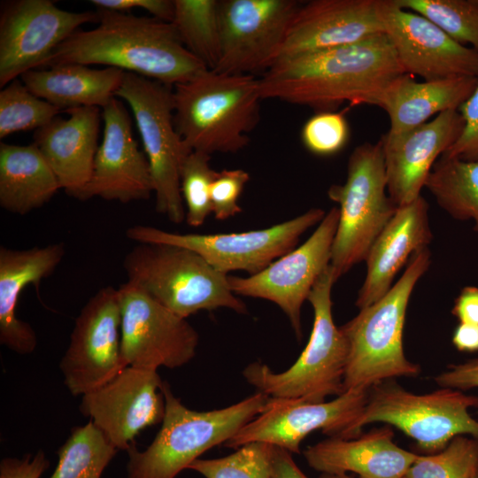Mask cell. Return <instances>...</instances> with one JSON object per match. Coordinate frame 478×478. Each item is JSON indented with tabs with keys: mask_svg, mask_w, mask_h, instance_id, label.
Returning a JSON list of instances; mask_svg holds the SVG:
<instances>
[{
	"mask_svg": "<svg viewBox=\"0 0 478 478\" xmlns=\"http://www.w3.org/2000/svg\"><path fill=\"white\" fill-rule=\"evenodd\" d=\"M405 72L387 35L317 52L280 58L259 78L262 99H278L320 112L381 105L389 85Z\"/></svg>",
	"mask_w": 478,
	"mask_h": 478,
	"instance_id": "1",
	"label": "cell"
},
{
	"mask_svg": "<svg viewBox=\"0 0 478 478\" xmlns=\"http://www.w3.org/2000/svg\"><path fill=\"white\" fill-rule=\"evenodd\" d=\"M96 12V27L75 31L38 69L103 65L172 87L209 70L183 46L171 22L112 10Z\"/></svg>",
	"mask_w": 478,
	"mask_h": 478,
	"instance_id": "2",
	"label": "cell"
},
{
	"mask_svg": "<svg viewBox=\"0 0 478 478\" xmlns=\"http://www.w3.org/2000/svg\"><path fill=\"white\" fill-rule=\"evenodd\" d=\"M259 78L206 70L173 87V124L189 151L235 153L259 120Z\"/></svg>",
	"mask_w": 478,
	"mask_h": 478,
	"instance_id": "3",
	"label": "cell"
},
{
	"mask_svg": "<svg viewBox=\"0 0 478 478\" xmlns=\"http://www.w3.org/2000/svg\"><path fill=\"white\" fill-rule=\"evenodd\" d=\"M429 265L428 248L414 252L388 293L340 327L349 346L344 391L419 375L420 366L405 354L403 335L411 295Z\"/></svg>",
	"mask_w": 478,
	"mask_h": 478,
	"instance_id": "4",
	"label": "cell"
},
{
	"mask_svg": "<svg viewBox=\"0 0 478 478\" xmlns=\"http://www.w3.org/2000/svg\"><path fill=\"white\" fill-rule=\"evenodd\" d=\"M165 415L151 443L127 451V478H175L209 449L225 444L263 410L269 397L260 391L227 407L212 411L187 408L164 381Z\"/></svg>",
	"mask_w": 478,
	"mask_h": 478,
	"instance_id": "5",
	"label": "cell"
},
{
	"mask_svg": "<svg viewBox=\"0 0 478 478\" xmlns=\"http://www.w3.org/2000/svg\"><path fill=\"white\" fill-rule=\"evenodd\" d=\"M335 282L329 265L308 296L314 313L312 330L296 362L281 373L259 361L253 362L243 371L248 383L269 397L308 403L324 402L328 396L344 392L349 346L333 319L331 290Z\"/></svg>",
	"mask_w": 478,
	"mask_h": 478,
	"instance_id": "6",
	"label": "cell"
},
{
	"mask_svg": "<svg viewBox=\"0 0 478 478\" xmlns=\"http://www.w3.org/2000/svg\"><path fill=\"white\" fill-rule=\"evenodd\" d=\"M123 268L127 281L183 319L223 307L247 312L246 305L231 289L228 275L189 249L137 243L124 257Z\"/></svg>",
	"mask_w": 478,
	"mask_h": 478,
	"instance_id": "7",
	"label": "cell"
},
{
	"mask_svg": "<svg viewBox=\"0 0 478 478\" xmlns=\"http://www.w3.org/2000/svg\"><path fill=\"white\" fill-rule=\"evenodd\" d=\"M382 144L366 143L351 152L343 184L332 185L328 197L338 204V224L330 266L336 281L368 251L397 210L387 195Z\"/></svg>",
	"mask_w": 478,
	"mask_h": 478,
	"instance_id": "8",
	"label": "cell"
},
{
	"mask_svg": "<svg viewBox=\"0 0 478 478\" xmlns=\"http://www.w3.org/2000/svg\"><path fill=\"white\" fill-rule=\"evenodd\" d=\"M478 407V396L442 388L427 394L406 390L393 380L372 386L356 421L361 435L368 424L394 426L416 442L426 454L443 451L458 436L478 438V419L469 409Z\"/></svg>",
	"mask_w": 478,
	"mask_h": 478,
	"instance_id": "9",
	"label": "cell"
},
{
	"mask_svg": "<svg viewBox=\"0 0 478 478\" xmlns=\"http://www.w3.org/2000/svg\"><path fill=\"white\" fill-rule=\"evenodd\" d=\"M116 96L130 106L150 165L156 211L174 224L186 219L180 171L185 148L173 124V87L125 72Z\"/></svg>",
	"mask_w": 478,
	"mask_h": 478,
	"instance_id": "10",
	"label": "cell"
},
{
	"mask_svg": "<svg viewBox=\"0 0 478 478\" xmlns=\"http://www.w3.org/2000/svg\"><path fill=\"white\" fill-rule=\"evenodd\" d=\"M325 215L322 209L313 208L267 228L209 235L177 234L150 226L135 225L126 230V235L136 243L189 249L225 274L244 271L253 275L295 249L300 236L320 223Z\"/></svg>",
	"mask_w": 478,
	"mask_h": 478,
	"instance_id": "11",
	"label": "cell"
},
{
	"mask_svg": "<svg viewBox=\"0 0 478 478\" xmlns=\"http://www.w3.org/2000/svg\"><path fill=\"white\" fill-rule=\"evenodd\" d=\"M369 389L345 390L328 402L269 397L261 412L243 426L224 445L237 449L251 443H266L291 454L311 433L320 430L328 437L358 436L355 424L367 400Z\"/></svg>",
	"mask_w": 478,
	"mask_h": 478,
	"instance_id": "12",
	"label": "cell"
},
{
	"mask_svg": "<svg viewBox=\"0 0 478 478\" xmlns=\"http://www.w3.org/2000/svg\"><path fill=\"white\" fill-rule=\"evenodd\" d=\"M300 5L296 0H220V56L213 71L265 73L279 59Z\"/></svg>",
	"mask_w": 478,
	"mask_h": 478,
	"instance_id": "13",
	"label": "cell"
},
{
	"mask_svg": "<svg viewBox=\"0 0 478 478\" xmlns=\"http://www.w3.org/2000/svg\"><path fill=\"white\" fill-rule=\"evenodd\" d=\"M118 290L121 354L127 366L173 369L195 357L199 336L186 319L174 314L130 281Z\"/></svg>",
	"mask_w": 478,
	"mask_h": 478,
	"instance_id": "14",
	"label": "cell"
},
{
	"mask_svg": "<svg viewBox=\"0 0 478 478\" xmlns=\"http://www.w3.org/2000/svg\"><path fill=\"white\" fill-rule=\"evenodd\" d=\"M119 290L101 288L81 308L59 362L64 384L83 396L110 382L127 366L121 354Z\"/></svg>",
	"mask_w": 478,
	"mask_h": 478,
	"instance_id": "15",
	"label": "cell"
},
{
	"mask_svg": "<svg viewBox=\"0 0 478 478\" xmlns=\"http://www.w3.org/2000/svg\"><path fill=\"white\" fill-rule=\"evenodd\" d=\"M98 22L97 12L59 9L50 0H12L1 4L0 87L38 69L55 49L85 23Z\"/></svg>",
	"mask_w": 478,
	"mask_h": 478,
	"instance_id": "16",
	"label": "cell"
},
{
	"mask_svg": "<svg viewBox=\"0 0 478 478\" xmlns=\"http://www.w3.org/2000/svg\"><path fill=\"white\" fill-rule=\"evenodd\" d=\"M338 217V208H331L303 244L259 273L247 277L228 275L233 292L236 296L266 299L277 305L299 340L302 337L301 309L316 281L330 265Z\"/></svg>",
	"mask_w": 478,
	"mask_h": 478,
	"instance_id": "17",
	"label": "cell"
},
{
	"mask_svg": "<svg viewBox=\"0 0 478 478\" xmlns=\"http://www.w3.org/2000/svg\"><path fill=\"white\" fill-rule=\"evenodd\" d=\"M384 34L405 73L424 81L478 78V50L449 36L424 16L400 7L395 0H377Z\"/></svg>",
	"mask_w": 478,
	"mask_h": 478,
	"instance_id": "18",
	"label": "cell"
},
{
	"mask_svg": "<svg viewBox=\"0 0 478 478\" xmlns=\"http://www.w3.org/2000/svg\"><path fill=\"white\" fill-rule=\"evenodd\" d=\"M163 382L158 370L128 366L107 383L81 396L80 412L118 450L127 451L141 431L162 422Z\"/></svg>",
	"mask_w": 478,
	"mask_h": 478,
	"instance_id": "19",
	"label": "cell"
},
{
	"mask_svg": "<svg viewBox=\"0 0 478 478\" xmlns=\"http://www.w3.org/2000/svg\"><path fill=\"white\" fill-rule=\"evenodd\" d=\"M102 109L104 137L80 200L98 197L126 204L148 199L154 192L150 165L133 135L127 110L116 97Z\"/></svg>",
	"mask_w": 478,
	"mask_h": 478,
	"instance_id": "20",
	"label": "cell"
},
{
	"mask_svg": "<svg viewBox=\"0 0 478 478\" xmlns=\"http://www.w3.org/2000/svg\"><path fill=\"white\" fill-rule=\"evenodd\" d=\"M463 127L459 112L448 110L416 127L401 133L388 131L381 138L387 190L396 205L421 196L434 165L459 138Z\"/></svg>",
	"mask_w": 478,
	"mask_h": 478,
	"instance_id": "21",
	"label": "cell"
},
{
	"mask_svg": "<svg viewBox=\"0 0 478 478\" xmlns=\"http://www.w3.org/2000/svg\"><path fill=\"white\" fill-rule=\"evenodd\" d=\"M382 33L377 0H312L298 8L279 59L354 44Z\"/></svg>",
	"mask_w": 478,
	"mask_h": 478,
	"instance_id": "22",
	"label": "cell"
},
{
	"mask_svg": "<svg viewBox=\"0 0 478 478\" xmlns=\"http://www.w3.org/2000/svg\"><path fill=\"white\" fill-rule=\"evenodd\" d=\"M391 426L351 438L328 437L304 451L307 464L321 474H356L358 478H405L418 453L399 447Z\"/></svg>",
	"mask_w": 478,
	"mask_h": 478,
	"instance_id": "23",
	"label": "cell"
},
{
	"mask_svg": "<svg viewBox=\"0 0 478 478\" xmlns=\"http://www.w3.org/2000/svg\"><path fill=\"white\" fill-rule=\"evenodd\" d=\"M67 119L57 116L34 133L38 147L57 176L60 189L77 199L87 187L98 149L100 108L66 110Z\"/></svg>",
	"mask_w": 478,
	"mask_h": 478,
	"instance_id": "24",
	"label": "cell"
},
{
	"mask_svg": "<svg viewBox=\"0 0 478 478\" xmlns=\"http://www.w3.org/2000/svg\"><path fill=\"white\" fill-rule=\"evenodd\" d=\"M428 210V203L421 196L398 206L376 238L365 260L366 274L355 303L359 310L385 296L412 254L428 248L433 238Z\"/></svg>",
	"mask_w": 478,
	"mask_h": 478,
	"instance_id": "25",
	"label": "cell"
},
{
	"mask_svg": "<svg viewBox=\"0 0 478 478\" xmlns=\"http://www.w3.org/2000/svg\"><path fill=\"white\" fill-rule=\"evenodd\" d=\"M65 255L62 243L27 250L0 247V343L20 354L32 353L37 337L32 326L16 313L19 295L28 284L38 286Z\"/></svg>",
	"mask_w": 478,
	"mask_h": 478,
	"instance_id": "26",
	"label": "cell"
},
{
	"mask_svg": "<svg viewBox=\"0 0 478 478\" xmlns=\"http://www.w3.org/2000/svg\"><path fill=\"white\" fill-rule=\"evenodd\" d=\"M478 78L456 77L436 81L397 77L386 90L380 107L388 114L390 133H401L423 123L435 114L458 110L473 94Z\"/></svg>",
	"mask_w": 478,
	"mask_h": 478,
	"instance_id": "27",
	"label": "cell"
},
{
	"mask_svg": "<svg viewBox=\"0 0 478 478\" xmlns=\"http://www.w3.org/2000/svg\"><path fill=\"white\" fill-rule=\"evenodd\" d=\"M124 73L114 67L96 69L67 64L33 69L20 77L34 95L66 111L78 107L104 108L116 96Z\"/></svg>",
	"mask_w": 478,
	"mask_h": 478,
	"instance_id": "28",
	"label": "cell"
},
{
	"mask_svg": "<svg viewBox=\"0 0 478 478\" xmlns=\"http://www.w3.org/2000/svg\"><path fill=\"white\" fill-rule=\"evenodd\" d=\"M60 189L49 163L33 143H0V205L24 215L48 203Z\"/></svg>",
	"mask_w": 478,
	"mask_h": 478,
	"instance_id": "29",
	"label": "cell"
},
{
	"mask_svg": "<svg viewBox=\"0 0 478 478\" xmlns=\"http://www.w3.org/2000/svg\"><path fill=\"white\" fill-rule=\"evenodd\" d=\"M425 188L452 218L474 220V231L478 233V160L441 156Z\"/></svg>",
	"mask_w": 478,
	"mask_h": 478,
	"instance_id": "30",
	"label": "cell"
},
{
	"mask_svg": "<svg viewBox=\"0 0 478 478\" xmlns=\"http://www.w3.org/2000/svg\"><path fill=\"white\" fill-rule=\"evenodd\" d=\"M171 23L183 46L214 70L220 56V0H174Z\"/></svg>",
	"mask_w": 478,
	"mask_h": 478,
	"instance_id": "31",
	"label": "cell"
},
{
	"mask_svg": "<svg viewBox=\"0 0 478 478\" xmlns=\"http://www.w3.org/2000/svg\"><path fill=\"white\" fill-rule=\"evenodd\" d=\"M119 450L89 420L72 429L50 478H101Z\"/></svg>",
	"mask_w": 478,
	"mask_h": 478,
	"instance_id": "32",
	"label": "cell"
},
{
	"mask_svg": "<svg viewBox=\"0 0 478 478\" xmlns=\"http://www.w3.org/2000/svg\"><path fill=\"white\" fill-rule=\"evenodd\" d=\"M60 112L16 79L0 91V139L20 131L37 130Z\"/></svg>",
	"mask_w": 478,
	"mask_h": 478,
	"instance_id": "33",
	"label": "cell"
},
{
	"mask_svg": "<svg viewBox=\"0 0 478 478\" xmlns=\"http://www.w3.org/2000/svg\"><path fill=\"white\" fill-rule=\"evenodd\" d=\"M419 13L456 42L478 50V7L473 0H395Z\"/></svg>",
	"mask_w": 478,
	"mask_h": 478,
	"instance_id": "34",
	"label": "cell"
},
{
	"mask_svg": "<svg viewBox=\"0 0 478 478\" xmlns=\"http://www.w3.org/2000/svg\"><path fill=\"white\" fill-rule=\"evenodd\" d=\"M478 467V438L458 436L441 451L418 454L405 478H471Z\"/></svg>",
	"mask_w": 478,
	"mask_h": 478,
	"instance_id": "35",
	"label": "cell"
},
{
	"mask_svg": "<svg viewBox=\"0 0 478 478\" xmlns=\"http://www.w3.org/2000/svg\"><path fill=\"white\" fill-rule=\"evenodd\" d=\"M274 450L269 443H251L223 458L197 459L188 469L204 478H274Z\"/></svg>",
	"mask_w": 478,
	"mask_h": 478,
	"instance_id": "36",
	"label": "cell"
},
{
	"mask_svg": "<svg viewBox=\"0 0 478 478\" xmlns=\"http://www.w3.org/2000/svg\"><path fill=\"white\" fill-rule=\"evenodd\" d=\"M211 155L200 151L188 153L180 171V186L186 204V221L190 227L202 226L212 213L211 186L217 173L211 167Z\"/></svg>",
	"mask_w": 478,
	"mask_h": 478,
	"instance_id": "37",
	"label": "cell"
},
{
	"mask_svg": "<svg viewBox=\"0 0 478 478\" xmlns=\"http://www.w3.org/2000/svg\"><path fill=\"white\" fill-rule=\"evenodd\" d=\"M301 138L313 154L329 156L340 151L349 138V125L343 112L315 113L305 123Z\"/></svg>",
	"mask_w": 478,
	"mask_h": 478,
	"instance_id": "38",
	"label": "cell"
},
{
	"mask_svg": "<svg viewBox=\"0 0 478 478\" xmlns=\"http://www.w3.org/2000/svg\"><path fill=\"white\" fill-rule=\"evenodd\" d=\"M249 180V173L243 169L217 173L211 186L212 212L215 219L224 220L242 212L238 201Z\"/></svg>",
	"mask_w": 478,
	"mask_h": 478,
	"instance_id": "39",
	"label": "cell"
},
{
	"mask_svg": "<svg viewBox=\"0 0 478 478\" xmlns=\"http://www.w3.org/2000/svg\"><path fill=\"white\" fill-rule=\"evenodd\" d=\"M458 111L464 120L463 129L442 156L466 161L478 160V84Z\"/></svg>",
	"mask_w": 478,
	"mask_h": 478,
	"instance_id": "40",
	"label": "cell"
},
{
	"mask_svg": "<svg viewBox=\"0 0 478 478\" xmlns=\"http://www.w3.org/2000/svg\"><path fill=\"white\" fill-rule=\"evenodd\" d=\"M97 9L127 12L134 8H141L150 12L153 18L172 22L174 13V0H91Z\"/></svg>",
	"mask_w": 478,
	"mask_h": 478,
	"instance_id": "41",
	"label": "cell"
},
{
	"mask_svg": "<svg viewBox=\"0 0 478 478\" xmlns=\"http://www.w3.org/2000/svg\"><path fill=\"white\" fill-rule=\"evenodd\" d=\"M49 466L50 461L42 450L20 459L4 458L0 462V478H40Z\"/></svg>",
	"mask_w": 478,
	"mask_h": 478,
	"instance_id": "42",
	"label": "cell"
},
{
	"mask_svg": "<svg viewBox=\"0 0 478 478\" xmlns=\"http://www.w3.org/2000/svg\"><path fill=\"white\" fill-rule=\"evenodd\" d=\"M442 388L465 391L478 388V358L448 366L447 370L435 377Z\"/></svg>",
	"mask_w": 478,
	"mask_h": 478,
	"instance_id": "43",
	"label": "cell"
},
{
	"mask_svg": "<svg viewBox=\"0 0 478 478\" xmlns=\"http://www.w3.org/2000/svg\"><path fill=\"white\" fill-rule=\"evenodd\" d=\"M451 313L460 323L478 324V287H464L454 300Z\"/></svg>",
	"mask_w": 478,
	"mask_h": 478,
	"instance_id": "44",
	"label": "cell"
},
{
	"mask_svg": "<svg viewBox=\"0 0 478 478\" xmlns=\"http://www.w3.org/2000/svg\"><path fill=\"white\" fill-rule=\"evenodd\" d=\"M274 478H308L298 467L292 454L280 447L274 446L273 459Z\"/></svg>",
	"mask_w": 478,
	"mask_h": 478,
	"instance_id": "45",
	"label": "cell"
},
{
	"mask_svg": "<svg viewBox=\"0 0 478 478\" xmlns=\"http://www.w3.org/2000/svg\"><path fill=\"white\" fill-rule=\"evenodd\" d=\"M451 343L462 352L478 351V324L460 323L455 328Z\"/></svg>",
	"mask_w": 478,
	"mask_h": 478,
	"instance_id": "46",
	"label": "cell"
},
{
	"mask_svg": "<svg viewBox=\"0 0 478 478\" xmlns=\"http://www.w3.org/2000/svg\"><path fill=\"white\" fill-rule=\"evenodd\" d=\"M319 478H353L348 474H321Z\"/></svg>",
	"mask_w": 478,
	"mask_h": 478,
	"instance_id": "47",
	"label": "cell"
},
{
	"mask_svg": "<svg viewBox=\"0 0 478 478\" xmlns=\"http://www.w3.org/2000/svg\"><path fill=\"white\" fill-rule=\"evenodd\" d=\"M471 478H478V467Z\"/></svg>",
	"mask_w": 478,
	"mask_h": 478,
	"instance_id": "48",
	"label": "cell"
},
{
	"mask_svg": "<svg viewBox=\"0 0 478 478\" xmlns=\"http://www.w3.org/2000/svg\"><path fill=\"white\" fill-rule=\"evenodd\" d=\"M475 5L478 7V0H473Z\"/></svg>",
	"mask_w": 478,
	"mask_h": 478,
	"instance_id": "49",
	"label": "cell"
}]
</instances>
